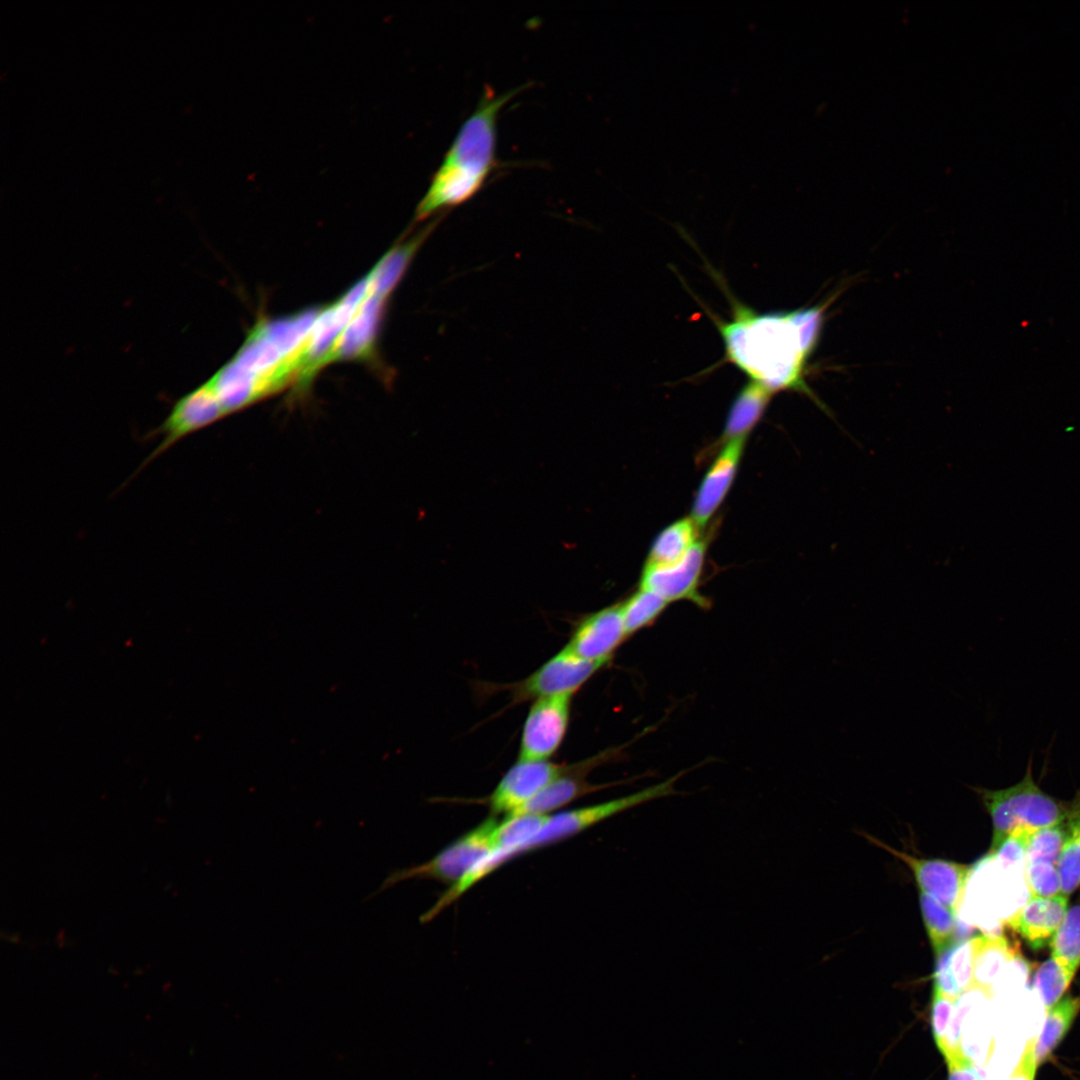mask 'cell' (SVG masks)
Returning a JSON list of instances; mask_svg holds the SVG:
<instances>
[{"instance_id": "6da1fadb", "label": "cell", "mask_w": 1080, "mask_h": 1080, "mask_svg": "<svg viewBox=\"0 0 1080 1080\" xmlns=\"http://www.w3.org/2000/svg\"><path fill=\"white\" fill-rule=\"evenodd\" d=\"M732 318L712 317L725 348V360L750 381L772 394L784 390L802 392L818 404L804 380L809 356L804 351L793 311L760 313L731 298Z\"/></svg>"}, {"instance_id": "7a4b0ae2", "label": "cell", "mask_w": 1080, "mask_h": 1080, "mask_svg": "<svg viewBox=\"0 0 1080 1080\" xmlns=\"http://www.w3.org/2000/svg\"><path fill=\"white\" fill-rule=\"evenodd\" d=\"M519 91L496 95L491 88L484 90L434 173L438 178L474 195L481 189L496 165L498 115Z\"/></svg>"}, {"instance_id": "3957f363", "label": "cell", "mask_w": 1080, "mask_h": 1080, "mask_svg": "<svg viewBox=\"0 0 1080 1080\" xmlns=\"http://www.w3.org/2000/svg\"><path fill=\"white\" fill-rule=\"evenodd\" d=\"M1032 768L1029 759L1022 779L1007 788H973L992 820L990 854H995L1010 837L1027 846L1034 833L1061 823L1066 816L1068 802L1059 801L1043 791L1034 780Z\"/></svg>"}, {"instance_id": "277c9868", "label": "cell", "mask_w": 1080, "mask_h": 1080, "mask_svg": "<svg viewBox=\"0 0 1080 1080\" xmlns=\"http://www.w3.org/2000/svg\"><path fill=\"white\" fill-rule=\"evenodd\" d=\"M497 825L494 817L487 818L427 862L391 872L376 894L410 879H431L450 884V887L457 884L480 861L495 851Z\"/></svg>"}, {"instance_id": "5b68a950", "label": "cell", "mask_w": 1080, "mask_h": 1080, "mask_svg": "<svg viewBox=\"0 0 1080 1080\" xmlns=\"http://www.w3.org/2000/svg\"><path fill=\"white\" fill-rule=\"evenodd\" d=\"M225 416L227 414L208 380L182 395L174 402L163 422L150 433V436H159L160 442L138 471L180 441Z\"/></svg>"}, {"instance_id": "8992f818", "label": "cell", "mask_w": 1080, "mask_h": 1080, "mask_svg": "<svg viewBox=\"0 0 1080 1080\" xmlns=\"http://www.w3.org/2000/svg\"><path fill=\"white\" fill-rule=\"evenodd\" d=\"M606 663L583 659L566 646L527 678L513 685L516 702L563 694L573 695Z\"/></svg>"}, {"instance_id": "52a82bcc", "label": "cell", "mask_w": 1080, "mask_h": 1080, "mask_svg": "<svg viewBox=\"0 0 1080 1080\" xmlns=\"http://www.w3.org/2000/svg\"><path fill=\"white\" fill-rule=\"evenodd\" d=\"M571 694L534 700L524 722L518 760H547L561 745L567 732Z\"/></svg>"}, {"instance_id": "ba28073f", "label": "cell", "mask_w": 1080, "mask_h": 1080, "mask_svg": "<svg viewBox=\"0 0 1080 1080\" xmlns=\"http://www.w3.org/2000/svg\"><path fill=\"white\" fill-rule=\"evenodd\" d=\"M864 836L909 867L919 891L931 896L957 914L970 873L968 865L940 858L916 857L892 848L872 836L867 834Z\"/></svg>"}, {"instance_id": "9c48e42d", "label": "cell", "mask_w": 1080, "mask_h": 1080, "mask_svg": "<svg viewBox=\"0 0 1080 1080\" xmlns=\"http://www.w3.org/2000/svg\"><path fill=\"white\" fill-rule=\"evenodd\" d=\"M706 550V539L699 538L680 561L669 566L645 565L639 587L655 593L668 604L685 600L707 608L709 600L699 590Z\"/></svg>"}, {"instance_id": "30bf717a", "label": "cell", "mask_w": 1080, "mask_h": 1080, "mask_svg": "<svg viewBox=\"0 0 1080 1080\" xmlns=\"http://www.w3.org/2000/svg\"><path fill=\"white\" fill-rule=\"evenodd\" d=\"M574 765L518 760L502 777L486 802L492 816H510L554 780L570 772Z\"/></svg>"}, {"instance_id": "8fae6325", "label": "cell", "mask_w": 1080, "mask_h": 1080, "mask_svg": "<svg viewBox=\"0 0 1080 1080\" xmlns=\"http://www.w3.org/2000/svg\"><path fill=\"white\" fill-rule=\"evenodd\" d=\"M388 296L376 293L369 284L364 298L332 348L315 365L313 375L331 361L369 359L374 355L379 323Z\"/></svg>"}, {"instance_id": "7c38bea8", "label": "cell", "mask_w": 1080, "mask_h": 1080, "mask_svg": "<svg viewBox=\"0 0 1080 1080\" xmlns=\"http://www.w3.org/2000/svg\"><path fill=\"white\" fill-rule=\"evenodd\" d=\"M627 638L621 606L617 603L582 618L566 647L583 659L607 664Z\"/></svg>"}, {"instance_id": "4fadbf2b", "label": "cell", "mask_w": 1080, "mask_h": 1080, "mask_svg": "<svg viewBox=\"0 0 1080 1080\" xmlns=\"http://www.w3.org/2000/svg\"><path fill=\"white\" fill-rule=\"evenodd\" d=\"M746 439L726 442L705 474L690 515L700 529L707 525L725 499L736 476Z\"/></svg>"}, {"instance_id": "5bb4252c", "label": "cell", "mask_w": 1080, "mask_h": 1080, "mask_svg": "<svg viewBox=\"0 0 1080 1080\" xmlns=\"http://www.w3.org/2000/svg\"><path fill=\"white\" fill-rule=\"evenodd\" d=\"M618 753L616 751L602 752L591 759L576 763L570 772L551 782L510 816L520 814L547 815L548 812L561 808L587 794L622 784L625 781L599 785L591 784L585 779L586 774L594 767L606 762L609 758H613V755Z\"/></svg>"}, {"instance_id": "9a60e30c", "label": "cell", "mask_w": 1080, "mask_h": 1080, "mask_svg": "<svg viewBox=\"0 0 1080 1080\" xmlns=\"http://www.w3.org/2000/svg\"><path fill=\"white\" fill-rule=\"evenodd\" d=\"M1068 910V897H1030L1026 904L1012 915L1008 926L1020 935L1033 950L1050 944Z\"/></svg>"}, {"instance_id": "2e32d148", "label": "cell", "mask_w": 1080, "mask_h": 1080, "mask_svg": "<svg viewBox=\"0 0 1080 1080\" xmlns=\"http://www.w3.org/2000/svg\"><path fill=\"white\" fill-rule=\"evenodd\" d=\"M976 943V936L955 941L935 956L934 990L957 1000L974 988Z\"/></svg>"}, {"instance_id": "e0dca14e", "label": "cell", "mask_w": 1080, "mask_h": 1080, "mask_svg": "<svg viewBox=\"0 0 1080 1080\" xmlns=\"http://www.w3.org/2000/svg\"><path fill=\"white\" fill-rule=\"evenodd\" d=\"M772 395L766 388L750 380L740 389L728 411L721 436L724 444L733 439L747 438L765 412Z\"/></svg>"}, {"instance_id": "ac0fdd59", "label": "cell", "mask_w": 1080, "mask_h": 1080, "mask_svg": "<svg viewBox=\"0 0 1080 1080\" xmlns=\"http://www.w3.org/2000/svg\"><path fill=\"white\" fill-rule=\"evenodd\" d=\"M699 529L690 517L670 524L655 538L645 565L669 566L680 561L699 540Z\"/></svg>"}, {"instance_id": "d6986e66", "label": "cell", "mask_w": 1080, "mask_h": 1080, "mask_svg": "<svg viewBox=\"0 0 1080 1080\" xmlns=\"http://www.w3.org/2000/svg\"><path fill=\"white\" fill-rule=\"evenodd\" d=\"M1080 1010V998L1066 997L1047 1010L1041 1033L1036 1040V1063H1043L1061 1042Z\"/></svg>"}, {"instance_id": "ffe728a7", "label": "cell", "mask_w": 1080, "mask_h": 1080, "mask_svg": "<svg viewBox=\"0 0 1080 1080\" xmlns=\"http://www.w3.org/2000/svg\"><path fill=\"white\" fill-rule=\"evenodd\" d=\"M919 904L927 937L936 956L955 942L956 914L922 891H919Z\"/></svg>"}, {"instance_id": "44dd1931", "label": "cell", "mask_w": 1080, "mask_h": 1080, "mask_svg": "<svg viewBox=\"0 0 1080 1080\" xmlns=\"http://www.w3.org/2000/svg\"><path fill=\"white\" fill-rule=\"evenodd\" d=\"M1051 957L1073 974L1080 966V903L1069 908L1051 942Z\"/></svg>"}, {"instance_id": "7402d4cb", "label": "cell", "mask_w": 1080, "mask_h": 1080, "mask_svg": "<svg viewBox=\"0 0 1080 1080\" xmlns=\"http://www.w3.org/2000/svg\"><path fill=\"white\" fill-rule=\"evenodd\" d=\"M1009 958L1006 942L1000 938L977 936L974 958V988L990 992L1002 966Z\"/></svg>"}, {"instance_id": "603a6c76", "label": "cell", "mask_w": 1080, "mask_h": 1080, "mask_svg": "<svg viewBox=\"0 0 1080 1080\" xmlns=\"http://www.w3.org/2000/svg\"><path fill=\"white\" fill-rule=\"evenodd\" d=\"M667 605L668 603L655 593L639 587L620 603L627 636L654 623Z\"/></svg>"}, {"instance_id": "cb8c5ba5", "label": "cell", "mask_w": 1080, "mask_h": 1080, "mask_svg": "<svg viewBox=\"0 0 1080 1080\" xmlns=\"http://www.w3.org/2000/svg\"><path fill=\"white\" fill-rule=\"evenodd\" d=\"M1074 975L1052 957L1039 966L1034 977V987L1038 990L1046 1010L1059 1002Z\"/></svg>"}, {"instance_id": "d4e9b609", "label": "cell", "mask_w": 1080, "mask_h": 1080, "mask_svg": "<svg viewBox=\"0 0 1080 1080\" xmlns=\"http://www.w3.org/2000/svg\"><path fill=\"white\" fill-rule=\"evenodd\" d=\"M1066 840L1067 834L1060 823L1040 829L1032 835L1026 846V864L1044 862L1056 866Z\"/></svg>"}, {"instance_id": "484cf974", "label": "cell", "mask_w": 1080, "mask_h": 1080, "mask_svg": "<svg viewBox=\"0 0 1080 1080\" xmlns=\"http://www.w3.org/2000/svg\"><path fill=\"white\" fill-rule=\"evenodd\" d=\"M1061 895L1069 897L1080 886V835L1066 840L1056 863Z\"/></svg>"}, {"instance_id": "4316f807", "label": "cell", "mask_w": 1080, "mask_h": 1080, "mask_svg": "<svg viewBox=\"0 0 1080 1080\" xmlns=\"http://www.w3.org/2000/svg\"><path fill=\"white\" fill-rule=\"evenodd\" d=\"M1025 880L1031 897L1052 898L1061 894L1059 874L1053 864H1026Z\"/></svg>"}, {"instance_id": "83f0119b", "label": "cell", "mask_w": 1080, "mask_h": 1080, "mask_svg": "<svg viewBox=\"0 0 1080 1080\" xmlns=\"http://www.w3.org/2000/svg\"><path fill=\"white\" fill-rule=\"evenodd\" d=\"M954 1001L933 989L931 1028L936 1045L941 1043L947 1033L954 1009Z\"/></svg>"}, {"instance_id": "f1b7e54d", "label": "cell", "mask_w": 1080, "mask_h": 1080, "mask_svg": "<svg viewBox=\"0 0 1080 1080\" xmlns=\"http://www.w3.org/2000/svg\"><path fill=\"white\" fill-rule=\"evenodd\" d=\"M1036 1038L1027 1041L1023 1054L1014 1070L1002 1080H1034L1036 1071Z\"/></svg>"}, {"instance_id": "f546056e", "label": "cell", "mask_w": 1080, "mask_h": 1080, "mask_svg": "<svg viewBox=\"0 0 1080 1080\" xmlns=\"http://www.w3.org/2000/svg\"><path fill=\"white\" fill-rule=\"evenodd\" d=\"M1026 845L1020 840L1010 837L998 849L1001 862L1005 865L1013 864L1025 858Z\"/></svg>"}, {"instance_id": "4dcf8cb0", "label": "cell", "mask_w": 1080, "mask_h": 1080, "mask_svg": "<svg viewBox=\"0 0 1080 1080\" xmlns=\"http://www.w3.org/2000/svg\"><path fill=\"white\" fill-rule=\"evenodd\" d=\"M982 1077L975 1064H968L949 1070V1080H980Z\"/></svg>"}, {"instance_id": "1f68e13d", "label": "cell", "mask_w": 1080, "mask_h": 1080, "mask_svg": "<svg viewBox=\"0 0 1080 1080\" xmlns=\"http://www.w3.org/2000/svg\"><path fill=\"white\" fill-rule=\"evenodd\" d=\"M980 1080H984V1079L981 1078ZM985 1080H1002V1079L989 1078V1079H985Z\"/></svg>"}]
</instances>
